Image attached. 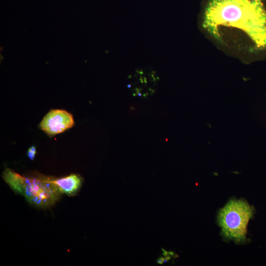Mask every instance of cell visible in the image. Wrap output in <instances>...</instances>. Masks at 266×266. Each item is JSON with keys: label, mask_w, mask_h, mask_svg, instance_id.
<instances>
[{"label": "cell", "mask_w": 266, "mask_h": 266, "mask_svg": "<svg viewBox=\"0 0 266 266\" xmlns=\"http://www.w3.org/2000/svg\"><path fill=\"white\" fill-rule=\"evenodd\" d=\"M164 262H165V259L164 258H161V257L157 261V263L160 264H162Z\"/></svg>", "instance_id": "obj_7"}, {"label": "cell", "mask_w": 266, "mask_h": 266, "mask_svg": "<svg viewBox=\"0 0 266 266\" xmlns=\"http://www.w3.org/2000/svg\"><path fill=\"white\" fill-rule=\"evenodd\" d=\"M36 149L35 146H32L30 147L27 151V156L31 160H33L36 155Z\"/></svg>", "instance_id": "obj_6"}, {"label": "cell", "mask_w": 266, "mask_h": 266, "mask_svg": "<svg viewBox=\"0 0 266 266\" xmlns=\"http://www.w3.org/2000/svg\"><path fill=\"white\" fill-rule=\"evenodd\" d=\"M74 123L72 115L66 110L52 109L44 116L39 127L47 134L52 136L72 128Z\"/></svg>", "instance_id": "obj_4"}, {"label": "cell", "mask_w": 266, "mask_h": 266, "mask_svg": "<svg viewBox=\"0 0 266 266\" xmlns=\"http://www.w3.org/2000/svg\"><path fill=\"white\" fill-rule=\"evenodd\" d=\"M253 209L243 200H232L218 215V222L223 236L236 242L245 241L247 226Z\"/></svg>", "instance_id": "obj_3"}, {"label": "cell", "mask_w": 266, "mask_h": 266, "mask_svg": "<svg viewBox=\"0 0 266 266\" xmlns=\"http://www.w3.org/2000/svg\"><path fill=\"white\" fill-rule=\"evenodd\" d=\"M2 178L15 193L24 196L28 202L38 208L52 207L61 196L50 177L38 174L23 176L6 168L2 172Z\"/></svg>", "instance_id": "obj_2"}, {"label": "cell", "mask_w": 266, "mask_h": 266, "mask_svg": "<svg viewBox=\"0 0 266 266\" xmlns=\"http://www.w3.org/2000/svg\"><path fill=\"white\" fill-rule=\"evenodd\" d=\"M206 18L208 25L244 21L251 38L260 46L266 44V12L261 0H212Z\"/></svg>", "instance_id": "obj_1"}, {"label": "cell", "mask_w": 266, "mask_h": 266, "mask_svg": "<svg viewBox=\"0 0 266 266\" xmlns=\"http://www.w3.org/2000/svg\"><path fill=\"white\" fill-rule=\"evenodd\" d=\"M50 181L61 194L76 195L81 189L83 178L77 174H71L61 178L50 177Z\"/></svg>", "instance_id": "obj_5"}]
</instances>
